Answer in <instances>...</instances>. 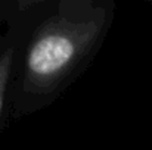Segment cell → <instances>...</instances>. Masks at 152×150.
Listing matches in <instances>:
<instances>
[{
  "label": "cell",
  "instance_id": "277c9868",
  "mask_svg": "<svg viewBox=\"0 0 152 150\" xmlns=\"http://www.w3.org/2000/svg\"><path fill=\"white\" fill-rule=\"evenodd\" d=\"M105 0H56V10L66 15H80L92 10Z\"/></svg>",
  "mask_w": 152,
  "mask_h": 150
},
{
  "label": "cell",
  "instance_id": "7a4b0ae2",
  "mask_svg": "<svg viewBox=\"0 0 152 150\" xmlns=\"http://www.w3.org/2000/svg\"><path fill=\"white\" fill-rule=\"evenodd\" d=\"M33 24L34 22L9 27L7 34L0 40V118L6 103H9L15 63H16L21 44L24 41L27 31Z\"/></svg>",
  "mask_w": 152,
  "mask_h": 150
},
{
  "label": "cell",
  "instance_id": "3957f363",
  "mask_svg": "<svg viewBox=\"0 0 152 150\" xmlns=\"http://www.w3.org/2000/svg\"><path fill=\"white\" fill-rule=\"evenodd\" d=\"M55 7L56 0H0V15L9 27L37 22Z\"/></svg>",
  "mask_w": 152,
  "mask_h": 150
},
{
  "label": "cell",
  "instance_id": "6da1fadb",
  "mask_svg": "<svg viewBox=\"0 0 152 150\" xmlns=\"http://www.w3.org/2000/svg\"><path fill=\"white\" fill-rule=\"evenodd\" d=\"M115 0L66 15L56 7L27 31L16 57L9 104L16 113L49 106L89 68L108 36Z\"/></svg>",
  "mask_w": 152,
  "mask_h": 150
}]
</instances>
